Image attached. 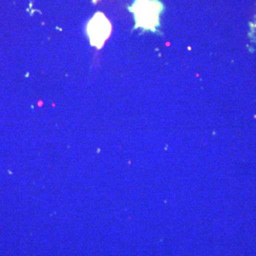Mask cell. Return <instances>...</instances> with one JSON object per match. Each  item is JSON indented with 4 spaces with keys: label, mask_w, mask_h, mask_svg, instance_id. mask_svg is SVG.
Masks as SVG:
<instances>
[{
    "label": "cell",
    "mask_w": 256,
    "mask_h": 256,
    "mask_svg": "<svg viewBox=\"0 0 256 256\" xmlns=\"http://www.w3.org/2000/svg\"><path fill=\"white\" fill-rule=\"evenodd\" d=\"M162 6L156 0H136L132 12L136 16V28L156 31Z\"/></svg>",
    "instance_id": "cell-1"
},
{
    "label": "cell",
    "mask_w": 256,
    "mask_h": 256,
    "mask_svg": "<svg viewBox=\"0 0 256 256\" xmlns=\"http://www.w3.org/2000/svg\"><path fill=\"white\" fill-rule=\"evenodd\" d=\"M112 26L105 15L97 12L89 21L87 26V34L92 46L100 48L110 36Z\"/></svg>",
    "instance_id": "cell-2"
}]
</instances>
